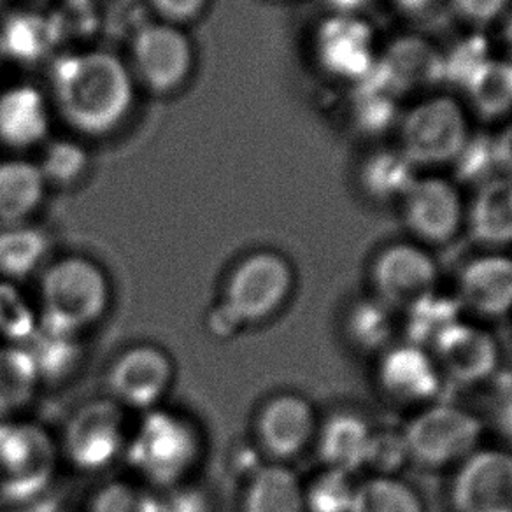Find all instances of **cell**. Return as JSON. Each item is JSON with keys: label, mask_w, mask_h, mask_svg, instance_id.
Segmentation results:
<instances>
[{"label": "cell", "mask_w": 512, "mask_h": 512, "mask_svg": "<svg viewBox=\"0 0 512 512\" xmlns=\"http://www.w3.org/2000/svg\"><path fill=\"white\" fill-rule=\"evenodd\" d=\"M48 97L55 116L83 137H107L136 109L139 86L127 60L102 48H83L58 58Z\"/></svg>", "instance_id": "cell-1"}, {"label": "cell", "mask_w": 512, "mask_h": 512, "mask_svg": "<svg viewBox=\"0 0 512 512\" xmlns=\"http://www.w3.org/2000/svg\"><path fill=\"white\" fill-rule=\"evenodd\" d=\"M397 128V148L416 169L455 164L472 136L467 107L439 92L414 102L400 114Z\"/></svg>", "instance_id": "cell-2"}, {"label": "cell", "mask_w": 512, "mask_h": 512, "mask_svg": "<svg viewBox=\"0 0 512 512\" xmlns=\"http://www.w3.org/2000/svg\"><path fill=\"white\" fill-rule=\"evenodd\" d=\"M199 430L172 411L153 409L127 444L128 462L150 483L164 488L185 484L199 462Z\"/></svg>", "instance_id": "cell-3"}, {"label": "cell", "mask_w": 512, "mask_h": 512, "mask_svg": "<svg viewBox=\"0 0 512 512\" xmlns=\"http://www.w3.org/2000/svg\"><path fill=\"white\" fill-rule=\"evenodd\" d=\"M41 299L43 323L78 334L104 316L111 290L99 265L83 256H67L44 274Z\"/></svg>", "instance_id": "cell-4"}, {"label": "cell", "mask_w": 512, "mask_h": 512, "mask_svg": "<svg viewBox=\"0 0 512 512\" xmlns=\"http://www.w3.org/2000/svg\"><path fill=\"white\" fill-rule=\"evenodd\" d=\"M483 432L476 414L442 402L421 407L402 428L409 462L428 470L456 469L481 448Z\"/></svg>", "instance_id": "cell-5"}, {"label": "cell", "mask_w": 512, "mask_h": 512, "mask_svg": "<svg viewBox=\"0 0 512 512\" xmlns=\"http://www.w3.org/2000/svg\"><path fill=\"white\" fill-rule=\"evenodd\" d=\"M127 64L139 88L171 95L192 79L197 50L186 29L153 20L132 37Z\"/></svg>", "instance_id": "cell-6"}, {"label": "cell", "mask_w": 512, "mask_h": 512, "mask_svg": "<svg viewBox=\"0 0 512 512\" xmlns=\"http://www.w3.org/2000/svg\"><path fill=\"white\" fill-rule=\"evenodd\" d=\"M374 299L392 311H409L437 293L439 267L418 242H395L381 249L370 265Z\"/></svg>", "instance_id": "cell-7"}, {"label": "cell", "mask_w": 512, "mask_h": 512, "mask_svg": "<svg viewBox=\"0 0 512 512\" xmlns=\"http://www.w3.org/2000/svg\"><path fill=\"white\" fill-rule=\"evenodd\" d=\"M402 223L421 246H444L465 228L467 206L455 181L418 176L399 202Z\"/></svg>", "instance_id": "cell-8"}, {"label": "cell", "mask_w": 512, "mask_h": 512, "mask_svg": "<svg viewBox=\"0 0 512 512\" xmlns=\"http://www.w3.org/2000/svg\"><path fill=\"white\" fill-rule=\"evenodd\" d=\"M295 286V272L276 251H256L235 267L225 302L246 325L269 320L285 306Z\"/></svg>", "instance_id": "cell-9"}, {"label": "cell", "mask_w": 512, "mask_h": 512, "mask_svg": "<svg viewBox=\"0 0 512 512\" xmlns=\"http://www.w3.org/2000/svg\"><path fill=\"white\" fill-rule=\"evenodd\" d=\"M313 53L321 71L356 86L372 76L379 46L360 16L330 15L314 32Z\"/></svg>", "instance_id": "cell-10"}, {"label": "cell", "mask_w": 512, "mask_h": 512, "mask_svg": "<svg viewBox=\"0 0 512 512\" xmlns=\"http://www.w3.org/2000/svg\"><path fill=\"white\" fill-rule=\"evenodd\" d=\"M370 79L395 99L404 95H430L446 81L444 51L418 36L397 37L379 48Z\"/></svg>", "instance_id": "cell-11"}, {"label": "cell", "mask_w": 512, "mask_h": 512, "mask_svg": "<svg viewBox=\"0 0 512 512\" xmlns=\"http://www.w3.org/2000/svg\"><path fill=\"white\" fill-rule=\"evenodd\" d=\"M455 470L453 512H512V453L479 448Z\"/></svg>", "instance_id": "cell-12"}, {"label": "cell", "mask_w": 512, "mask_h": 512, "mask_svg": "<svg viewBox=\"0 0 512 512\" xmlns=\"http://www.w3.org/2000/svg\"><path fill=\"white\" fill-rule=\"evenodd\" d=\"M442 383L444 377L427 348L406 342L379 355L377 386L397 406L421 409L434 404Z\"/></svg>", "instance_id": "cell-13"}, {"label": "cell", "mask_w": 512, "mask_h": 512, "mask_svg": "<svg viewBox=\"0 0 512 512\" xmlns=\"http://www.w3.org/2000/svg\"><path fill=\"white\" fill-rule=\"evenodd\" d=\"M125 446V420L120 406L114 402L99 400L86 404L65 428V453L81 470L106 469Z\"/></svg>", "instance_id": "cell-14"}, {"label": "cell", "mask_w": 512, "mask_h": 512, "mask_svg": "<svg viewBox=\"0 0 512 512\" xmlns=\"http://www.w3.org/2000/svg\"><path fill=\"white\" fill-rule=\"evenodd\" d=\"M55 451L48 435L30 425L0 427V490L27 497L50 481Z\"/></svg>", "instance_id": "cell-15"}, {"label": "cell", "mask_w": 512, "mask_h": 512, "mask_svg": "<svg viewBox=\"0 0 512 512\" xmlns=\"http://www.w3.org/2000/svg\"><path fill=\"white\" fill-rule=\"evenodd\" d=\"M55 109L46 90L16 83L0 90V146L23 155L51 139Z\"/></svg>", "instance_id": "cell-16"}, {"label": "cell", "mask_w": 512, "mask_h": 512, "mask_svg": "<svg viewBox=\"0 0 512 512\" xmlns=\"http://www.w3.org/2000/svg\"><path fill=\"white\" fill-rule=\"evenodd\" d=\"M428 351L442 377L460 384L483 381L498 363L497 342L490 332L462 318L446 328Z\"/></svg>", "instance_id": "cell-17"}, {"label": "cell", "mask_w": 512, "mask_h": 512, "mask_svg": "<svg viewBox=\"0 0 512 512\" xmlns=\"http://www.w3.org/2000/svg\"><path fill=\"white\" fill-rule=\"evenodd\" d=\"M455 300L462 311L476 320H497L511 313V256L486 253L463 265Z\"/></svg>", "instance_id": "cell-18"}, {"label": "cell", "mask_w": 512, "mask_h": 512, "mask_svg": "<svg viewBox=\"0 0 512 512\" xmlns=\"http://www.w3.org/2000/svg\"><path fill=\"white\" fill-rule=\"evenodd\" d=\"M172 363L162 349L155 346L130 348L114 362L109 386L118 406L151 409L171 386Z\"/></svg>", "instance_id": "cell-19"}, {"label": "cell", "mask_w": 512, "mask_h": 512, "mask_svg": "<svg viewBox=\"0 0 512 512\" xmlns=\"http://www.w3.org/2000/svg\"><path fill=\"white\" fill-rule=\"evenodd\" d=\"M320 428L313 404L297 393H281L258 416V437L265 451L279 460L304 453Z\"/></svg>", "instance_id": "cell-20"}, {"label": "cell", "mask_w": 512, "mask_h": 512, "mask_svg": "<svg viewBox=\"0 0 512 512\" xmlns=\"http://www.w3.org/2000/svg\"><path fill=\"white\" fill-rule=\"evenodd\" d=\"M48 190L36 160L22 155L0 160V227L27 223L43 207Z\"/></svg>", "instance_id": "cell-21"}, {"label": "cell", "mask_w": 512, "mask_h": 512, "mask_svg": "<svg viewBox=\"0 0 512 512\" xmlns=\"http://www.w3.org/2000/svg\"><path fill=\"white\" fill-rule=\"evenodd\" d=\"M465 228L484 248L512 244V178L500 174L477 186L476 197L467 206Z\"/></svg>", "instance_id": "cell-22"}, {"label": "cell", "mask_w": 512, "mask_h": 512, "mask_svg": "<svg viewBox=\"0 0 512 512\" xmlns=\"http://www.w3.org/2000/svg\"><path fill=\"white\" fill-rule=\"evenodd\" d=\"M374 428L356 413H335L321 423L316 434L318 455L325 469L355 474L363 470Z\"/></svg>", "instance_id": "cell-23"}, {"label": "cell", "mask_w": 512, "mask_h": 512, "mask_svg": "<svg viewBox=\"0 0 512 512\" xmlns=\"http://www.w3.org/2000/svg\"><path fill=\"white\" fill-rule=\"evenodd\" d=\"M463 95L470 109L484 120H500L512 113V62L486 58L463 81Z\"/></svg>", "instance_id": "cell-24"}, {"label": "cell", "mask_w": 512, "mask_h": 512, "mask_svg": "<svg viewBox=\"0 0 512 512\" xmlns=\"http://www.w3.org/2000/svg\"><path fill=\"white\" fill-rule=\"evenodd\" d=\"M244 511L306 512L304 483L286 465H262L249 479Z\"/></svg>", "instance_id": "cell-25"}, {"label": "cell", "mask_w": 512, "mask_h": 512, "mask_svg": "<svg viewBox=\"0 0 512 512\" xmlns=\"http://www.w3.org/2000/svg\"><path fill=\"white\" fill-rule=\"evenodd\" d=\"M414 167L399 148L372 151L360 165V186L369 199L379 204H399L418 178Z\"/></svg>", "instance_id": "cell-26"}, {"label": "cell", "mask_w": 512, "mask_h": 512, "mask_svg": "<svg viewBox=\"0 0 512 512\" xmlns=\"http://www.w3.org/2000/svg\"><path fill=\"white\" fill-rule=\"evenodd\" d=\"M344 332L349 346L356 351L365 355H383L393 346V311L374 297L356 300L344 318Z\"/></svg>", "instance_id": "cell-27"}, {"label": "cell", "mask_w": 512, "mask_h": 512, "mask_svg": "<svg viewBox=\"0 0 512 512\" xmlns=\"http://www.w3.org/2000/svg\"><path fill=\"white\" fill-rule=\"evenodd\" d=\"M50 188H72L92 171V155L78 137H51L36 160Z\"/></svg>", "instance_id": "cell-28"}, {"label": "cell", "mask_w": 512, "mask_h": 512, "mask_svg": "<svg viewBox=\"0 0 512 512\" xmlns=\"http://www.w3.org/2000/svg\"><path fill=\"white\" fill-rule=\"evenodd\" d=\"M39 372L29 351L23 346L0 348V416L13 414L29 404L37 386Z\"/></svg>", "instance_id": "cell-29"}, {"label": "cell", "mask_w": 512, "mask_h": 512, "mask_svg": "<svg viewBox=\"0 0 512 512\" xmlns=\"http://www.w3.org/2000/svg\"><path fill=\"white\" fill-rule=\"evenodd\" d=\"M353 512H425L420 493L400 476L358 481Z\"/></svg>", "instance_id": "cell-30"}, {"label": "cell", "mask_w": 512, "mask_h": 512, "mask_svg": "<svg viewBox=\"0 0 512 512\" xmlns=\"http://www.w3.org/2000/svg\"><path fill=\"white\" fill-rule=\"evenodd\" d=\"M48 251V239L27 223L0 228V274L23 278L36 271Z\"/></svg>", "instance_id": "cell-31"}, {"label": "cell", "mask_w": 512, "mask_h": 512, "mask_svg": "<svg viewBox=\"0 0 512 512\" xmlns=\"http://www.w3.org/2000/svg\"><path fill=\"white\" fill-rule=\"evenodd\" d=\"M76 335L39 320L36 334L23 346L36 363L39 377H62L78 363Z\"/></svg>", "instance_id": "cell-32"}, {"label": "cell", "mask_w": 512, "mask_h": 512, "mask_svg": "<svg viewBox=\"0 0 512 512\" xmlns=\"http://www.w3.org/2000/svg\"><path fill=\"white\" fill-rule=\"evenodd\" d=\"M351 100V121L363 136H381L399 125L400 113L392 93L386 92L372 79L355 86Z\"/></svg>", "instance_id": "cell-33"}, {"label": "cell", "mask_w": 512, "mask_h": 512, "mask_svg": "<svg viewBox=\"0 0 512 512\" xmlns=\"http://www.w3.org/2000/svg\"><path fill=\"white\" fill-rule=\"evenodd\" d=\"M358 481L355 474L323 469L306 491V512H353Z\"/></svg>", "instance_id": "cell-34"}, {"label": "cell", "mask_w": 512, "mask_h": 512, "mask_svg": "<svg viewBox=\"0 0 512 512\" xmlns=\"http://www.w3.org/2000/svg\"><path fill=\"white\" fill-rule=\"evenodd\" d=\"M39 327L34 307L15 285L0 281V335L13 346H25Z\"/></svg>", "instance_id": "cell-35"}, {"label": "cell", "mask_w": 512, "mask_h": 512, "mask_svg": "<svg viewBox=\"0 0 512 512\" xmlns=\"http://www.w3.org/2000/svg\"><path fill=\"white\" fill-rule=\"evenodd\" d=\"M407 463L411 462L402 430H374L363 470H369V476H399Z\"/></svg>", "instance_id": "cell-36"}, {"label": "cell", "mask_w": 512, "mask_h": 512, "mask_svg": "<svg viewBox=\"0 0 512 512\" xmlns=\"http://www.w3.org/2000/svg\"><path fill=\"white\" fill-rule=\"evenodd\" d=\"M92 512H157V497L139 484L114 481L95 495Z\"/></svg>", "instance_id": "cell-37"}, {"label": "cell", "mask_w": 512, "mask_h": 512, "mask_svg": "<svg viewBox=\"0 0 512 512\" xmlns=\"http://www.w3.org/2000/svg\"><path fill=\"white\" fill-rule=\"evenodd\" d=\"M449 6L462 22L484 27L505 18L512 0H449Z\"/></svg>", "instance_id": "cell-38"}, {"label": "cell", "mask_w": 512, "mask_h": 512, "mask_svg": "<svg viewBox=\"0 0 512 512\" xmlns=\"http://www.w3.org/2000/svg\"><path fill=\"white\" fill-rule=\"evenodd\" d=\"M211 0H150L155 20L183 27L197 22L206 13Z\"/></svg>", "instance_id": "cell-39"}, {"label": "cell", "mask_w": 512, "mask_h": 512, "mask_svg": "<svg viewBox=\"0 0 512 512\" xmlns=\"http://www.w3.org/2000/svg\"><path fill=\"white\" fill-rule=\"evenodd\" d=\"M157 512H213L211 502L204 491L188 484L167 488L157 498Z\"/></svg>", "instance_id": "cell-40"}, {"label": "cell", "mask_w": 512, "mask_h": 512, "mask_svg": "<svg viewBox=\"0 0 512 512\" xmlns=\"http://www.w3.org/2000/svg\"><path fill=\"white\" fill-rule=\"evenodd\" d=\"M246 323L239 318L232 307L223 300L220 306L213 307V311L207 316V328L218 339H230L241 332Z\"/></svg>", "instance_id": "cell-41"}, {"label": "cell", "mask_w": 512, "mask_h": 512, "mask_svg": "<svg viewBox=\"0 0 512 512\" xmlns=\"http://www.w3.org/2000/svg\"><path fill=\"white\" fill-rule=\"evenodd\" d=\"M495 153H497L498 169L504 176L512 178V121L495 139Z\"/></svg>", "instance_id": "cell-42"}, {"label": "cell", "mask_w": 512, "mask_h": 512, "mask_svg": "<svg viewBox=\"0 0 512 512\" xmlns=\"http://www.w3.org/2000/svg\"><path fill=\"white\" fill-rule=\"evenodd\" d=\"M330 15H358L370 0H321Z\"/></svg>", "instance_id": "cell-43"}, {"label": "cell", "mask_w": 512, "mask_h": 512, "mask_svg": "<svg viewBox=\"0 0 512 512\" xmlns=\"http://www.w3.org/2000/svg\"><path fill=\"white\" fill-rule=\"evenodd\" d=\"M392 4L402 15L420 16L434 6L435 0H392Z\"/></svg>", "instance_id": "cell-44"}, {"label": "cell", "mask_w": 512, "mask_h": 512, "mask_svg": "<svg viewBox=\"0 0 512 512\" xmlns=\"http://www.w3.org/2000/svg\"><path fill=\"white\" fill-rule=\"evenodd\" d=\"M504 44L505 51H507V58L512 62V9L505 15Z\"/></svg>", "instance_id": "cell-45"}, {"label": "cell", "mask_w": 512, "mask_h": 512, "mask_svg": "<svg viewBox=\"0 0 512 512\" xmlns=\"http://www.w3.org/2000/svg\"><path fill=\"white\" fill-rule=\"evenodd\" d=\"M78 2H88V4H90V2H92V0H78Z\"/></svg>", "instance_id": "cell-46"}]
</instances>
